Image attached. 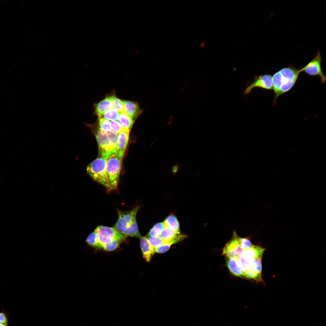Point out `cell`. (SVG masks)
<instances>
[{"label": "cell", "instance_id": "1", "mask_svg": "<svg viewBox=\"0 0 326 326\" xmlns=\"http://www.w3.org/2000/svg\"><path fill=\"white\" fill-rule=\"evenodd\" d=\"M299 69L291 65L283 68L272 76L274 104L280 95L289 91L294 86L301 72Z\"/></svg>", "mask_w": 326, "mask_h": 326}, {"label": "cell", "instance_id": "2", "mask_svg": "<svg viewBox=\"0 0 326 326\" xmlns=\"http://www.w3.org/2000/svg\"><path fill=\"white\" fill-rule=\"evenodd\" d=\"M139 207L137 206L131 210L118 211V218L114 227L126 237H142L136 221V215Z\"/></svg>", "mask_w": 326, "mask_h": 326}, {"label": "cell", "instance_id": "3", "mask_svg": "<svg viewBox=\"0 0 326 326\" xmlns=\"http://www.w3.org/2000/svg\"><path fill=\"white\" fill-rule=\"evenodd\" d=\"M118 134L113 131H105L99 128L96 134L100 157L107 158L117 152Z\"/></svg>", "mask_w": 326, "mask_h": 326}, {"label": "cell", "instance_id": "4", "mask_svg": "<svg viewBox=\"0 0 326 326\" xmlns=\"http://www.w3.org/2000/svg\"><path fill=\"white\" fill-rule=\"evenodd\" d=\"M107 159L98 157L88 165L87 172L93 179L105 187L109 192L113 190L106 172Z\"/></svg>", "mask_w": 326, "mask_h": 326}, {"label": "cell", "instance_id": "5", "mask_svg": "<svg viewBox=\"0 0 326 326\" xmlns=\"http://www.w3.org/2000/svg\"><path fill=\"white\" fill-rule=\"evenodd\" d=\"M121 168V161L116 155H112L107 158L106 172L113 190L117 189Z\"/></svg>", "mask_w": 326, "mask_h": 326}, {"label": "cell", "instance_id": "6", "mask_svg": "<svg viewBox=\"0 0 326 326\" xmlns=\"http://www.w3.org/2000/svg\"><path fill=\"white\" fill-rule=\"evenodd\" d=\"M94 232L96 234L99 241L102 245L115 240L123 241L126 238L114 227L99 225Z\"/></svg>", "mask_w": 326, "mask_h": 326}, {"label": "cell", "instance_id": "7", "mask_svg": "<svg viewBox=\"0 0 326 326\" xmlns=\"http://www.w3.org/2000/svg\"><path fill=\"white\" fill-rule=\"evenodd\" d=\"M322 57L321 52H317L315 56L304 67L301 69V72L311 76H318L322 84L326 81V76L323 72L321 68Z\"/></svg>", "mask_w": 326, "mask_h": 326}, {"label": "cell", "instance_id": "8", "mask_svg": "<svg viewBox=\"0 0 326 326\" xmlns=\"http://www.w3.org/2000/svg\"><path fill=\"white\" fill-rule=\"evenodd\" d=\"M257 88L273 90L272 75L269 74H264L255 76L253 81L248 83L243 91V94L245 96L248 95L253 89Z\"/></svg>", "mask_w": 326, "mask_h": 326}, {"label": "cell", "instance_id": "9", "mask_svg": "<svg viewBox=\"0 0 326 326\" xmlns=\"http://www.w3.org/2000/svg\"><path fill=\"white\" fill-rule=\"evenodd\" d=\"M235 232L232 238L225 245L222 249V255L225 258L237 259L245 250L240 246Z\"/></svg>", "mask_w": 326, "mask_h": 326}, {"label": "cell", "instance_id": "10", "mask_svg": "<svg viewBox=\"0 0 326 326\" xmlns=\"http://www.w3.org/2000/svg\"><path fill=\"white\" fill-rule=\"evenodd\" d=\"M130 131L125 130L118 134L116 155L121 161L128 142Z\"/></svg>", "mask_w": 326, "mask_h": 326}, {"label": "cell", "instance_id": "11", "mask_svg": "<svg viewBox=\"0 0 326 326\" xmlns=\"http://www.w3.org/2000/svg\"><path fill=\"white\" fill-rule=\"evenodd\" d=\"M140 247L143 258L147 262H149L155 251L147 237L142 236L140 238Z\"/></svg>", "mask_w": 326, "mask_h": 326}, {"label": "cell", "instance_id": "12", "mask_svg": "<svg viewBox=\"0 0 326 326\" xmlns=\"http://www.w3.org/2000/svg\"><path fill=\"white\" fill-rule=\"evenodd\" d=\"M187 236L185 235L181 234L169 240L164 241L163 243L155 250V252L158 253H163L165 252L170 248L171 246L185 239Z\"/></svg>", "mask_w": 326, "mask_h": 326}, {"label": "cell", "instance_id": "13", "mask_svg": "<svg viewBox=\"0 0 326 326\" xmlns=\"http://www.w3.org/2000/svg\"><path fill=\"white\" fill-rule=\"evenodd\" d=\"M227 267L234 276L246 278L243 271L239 266L237 259L234 258H225Z\"/></svg>", "mask_w": 326, "mask_h": 326}, {"label": "cell", "instance_id": "14", "mask_svg": "<svg viewBox=\"0 0 326 326\" xmlns=\"http://www.w3.org/2000/svg\"><path fill=\"white\" fill-rule=\"evenodd\" d=\"M113 108V104L110 96L106 97L98 103L95 107V112L100 117L105 112Z\"/></svg>", "mask_w": 326, "mask_h": 326}, {"label": "cell", "instance_id": "15", "mask_svg": "<svg viewBox=\"0 0 326 326\" xmlns=\"http://www.w3.org/2000/svg\"><path fill=\"white\" fill-rule=\"evenodd\" d=\"M124 112L132 117L137 116L141 111L138 104L133 102L123 101Z\"/></svg>", "mask_w": 326, "mask_h": 326}, {"label": "cell", "instance_id": "16", "mask_svg": "<svg viewBox=\"0 0 326 326\" xmlns=\"http://www.w3.org/2000/svg\"><path fill=\"white\" fill-rule=\"evenodd\" d=\"M117 122L125 130H130L133 124V118L124 112H120Z\"/></svg>", "mask_w": 326, "mask_h": 326}, {"label": "cell", "instance_id": "17", "mask_svg": "<svg viewBox=\"0 0 326 326\" xmlns=\"http://www.w3.org/2000/svg\"><path fill=\"white\" fill-rule=\"evenodd\" d=\"M165 227L169 228L177 231H180V225L176 216L171 214L168 216L163 222Z\"/></svg>", "mask_w": 326, "mask_h": 326}, {"label": "cell", "instance_id": "18", "mask_svg": "<svg viewBox=\"0 0 326 326\" xmlns=\"http://www.w3.org/2000/svg\"><path fill=\"white\" fill-rule=\"evenodd\" d=\"M181 234L180 231H177L170 228L165 227L159 237L163 240L166 241L170 240Z\"/></svg>", "mask_w": 326, "mask_h": 326}, {"label": "cell", "instance_id": "19", "mask_svg": "<svg viewBox=\"0 0 326 326\" xmlns=\"http://www.w3.org/2000/svg\"><path fill=\"white\" fill-rule=\"evenodd\" d=\"M86 242L89 246L97 249L102 248V245L99 241L96 234L94 232L88 235Z\"/></svg>", "mask_w": 326, "mask_h": 326}, {"label": "cell", "instance_id": "20", "mask_svg": "<svg viewBox=\"0 0 326 326\" xmlns=\"http://www.w3.org/2000/svg\"><path fill=\"white\" fill-rule=\"evenodd\" d=\"M164 222H160L155 224L148 233V237H159L161 232L165 228Z\"/></svg>", "mask_w": 326, "mask_h": 326}, {"label": "cell", "instance_id": "21", "mask_svg": "<svg viewBox=\"0 0 326 326\" xmlns=\"http://www.w3.org/2000/svg\"><path fill=\"white\" fill-rule=\"evenodd\" d=\"M119 114V112L114 109H112L106 111L99 118H103L110 120H117Z\"/></svg>", "mask_w": 326, "mask_h": 326}, {"label": "cell", "instance_id": "22", "mask_svg": "<svg viewBox=\"0 0 326 326\" xmlns=\"http://www.w3.org/2000/svg\"><path fill=\"white\" fill-rule=\"evenodd\" d=\"M113 105V108L119 112H124L123 101L112 96H110Z\"/></svg>", "mask_w": 326, "mask_h": 326}, {"label": "cell", "instance_id": "23", "mask_svg": "<svg viewBox=\"0 0 326 326\" xmlns=\"http://www.w3.org/2000/svg\"><path fill=\"white\" fill-rule=\"evenodd\" d=\"M122 241L115 240L111 242L102 245V248L107 251H111L116 249Z\"/></svg>", "mask_w": 326, "mask_h": 326}, {"label": "cell", "instance_id": "24", "mask_svg": "<svg viewBox=\"0 0 326 326\" xmlns=\"http://www.w3.org/2000/svg\"><path fill=\"white\" fill-rule=\"evenodd\" d=\"M99 128L105 131H111L110 121L103 118H99Z\"/></svg>", "mask_w": 326, "mask_h": 326}, {"label": "cell", "instance_id": "25", "mask_svg": "<svg viewBox=\"0 0 326 326\" xmlns=\"http://www.w3.org/2000/svg\"><path fill=\"white\" fill-rule=\"evenodd\" d=\"M237 239L239 244L244 250L250 248L253 245L250 241L247 238L240 237L237 235Z\"/></svg>", "mask_w": 326, "mask_h": 326}, {"label": "cell", "instance_id": "26", "mask_svg": "<svg viewBox=\"0 0 326 326\" xmlns=\"http://www.w3.org/2000/svg\"><path fill=\"white\" fill-rule=\"evenodd\" d=\"M149 241L153 248L155 250L163 243V240L159 237H147Z\"/></svg>", "mask_w": 326, "mask_h": 326}, {"label": "cell", "instance_id": "27", "mask_svg": "<svg viewBox=\"0 0 326 326\" xmlns=\"http://www.w3.org/2000/svg\"><path fill=\"white\" fill-rule=\"evenodd\" d=\"M111 128L112 131L119 134L122 132L126 130L123 128L117 121H110Z\"/></svg>", "mask_w": 326, "mask_h": 326}, {"label": "cell", "instance_id": "28", "mask_svg": "<svg viewBox=\"0 0 326 326\" xmlns=\"http://www.w3.org/2000/svg\"><path fill=\"white\" fill-rule=\"evenodd\" d=\"M8 320L7 314L4 312H0V322L5 324H8Z\"/></svg>", "mask_w": 326, "mask_h": 326}, {"label": "cell", "instance_id": "29", "mask_svg": "<svg viewBox=\"0 0 326 326\" xmlns=\"http://www.w3.org/2000/svg\"><path fill=\"white\" fill-rule=\"evenodd\" d=\"M180 166L178 164H174L171 168V171L174 174H175L179 171Z\"/></svg>", "mask_w": 326, "mask_h": 326}, {"label": "cell", "instance_id": "30", "mask_svg": "<svg viewBox=\"0 0 326 326\" xmlns=\"http://www.w3.org/2000/svg\"><path fill=\"white\" fill-rule=\"evenodd\" d=\"M0 326H9L8 324H5L0 322Z\"/></svg>", "mask_w": 326, "mask_h": 326}]
</instances>
